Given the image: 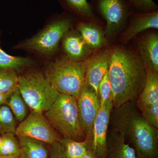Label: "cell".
<instances>
[{
	"label": "cell",
	"instance_id": "1",
	"mask_svg": "<svg viewBox=\"0 0 158 158\" xmlns=\"http://www.w3.org/2000/svg\"><path fill=\"white\" fill-rule=\"evenodd\" d=\"M109 74L113 108L117 109L138 98L145 84L147 70L140 57L117 47L110 52Z\"/></svg>",
	"mask_w": 158,
	"mask_h": 158
},
{
	"label": "cell",
	"instance_id": "2",
	"mask_svg": "<svg viewBox=\"0 0 158 158\" xmlns=\"http://www.w3.org/2000/svg\"><path fill=\"white\" fill-rule=\"evenodd\" d=\"M116 110L113 119V131L123 135L136 152L146 158H158V129L130 102Z\"/></svg>",
	"mask_w": 158,
	"mask_h": 158
},
{
	"label": "cell",
	"instance_id": "3",
	"mask_svg": "<svg viewBox=\"0 0 158 158\" xmlns=\"http://www.w3.org/2000/svg\"><path fill=\"white\" fill-rule=\"evenodd\" d=\"M88 61L75 62L66 58L58 59L48 66L44 74L58 93L77 99L87 84Z\"/></svg>",
	"mask_w": 158,
	"mask_h": 158
},
{
	"label": "cell",
	"instance_id": "4",
	"mask_svg": "<svg viewBox=\"0 0 158 158\" xmlns=\"http://www.w3.org/2000/svg\"><path fill=\"white\" fill-rule=\"evenodd\" d=\"M18 88L31 111L39 113L49 110L59 94L45 74L33 69L18 75Z\"/></svg>",
	"mask_w": 158,
	"mask_h": 158
},
{
	"label": "cell",
	"instance_id": "5",
	"mask_svg": "<svg viewBox=\"0 0 158 158\" xmlns=\"http://www.w3.org/2000/svg\"><path fill=\"white\" fill-rule=\"evenodd\" d=\"M44 115L54 129L63 138L77 141L85 140L75 98L59 94L56 101Z\"/></svg>",
	"mask_w": 158,
	"mask_h": 158
},
{
	"label": "cell",
	"instance_id": "6",
	"mask_svg": "<svg viewBox=\"0 0 158 158\" xmlns=\"http://www.w3.org/2000/svg\"><path fill=\"white\" fill-rule=\"evenodd\" d=\"M72 19L70 17L58 19L46 26L37 34L20 43L15 49L51 56L57 52L59 42L70 28Z\"/></svg>",
	"mask_w": 158,
	"mask_h": 158
},
{
	"label": "cell",
	"instance_id": "7",
	"mask_svg": "<svg viewBox=\"0 0 158 158\" xmlns=\"http://www.w3.org/2000/svg\"><path fill=\"white\" fill-rule=\"evenodd\" d=\"M15 134L18 138H34L51 145L61 140L44 113L34 111L20 122Z\"/></svg>",
	"mask_w": 158,
	"mask_h": 158
},
{
	"label": "cell",
	"instance_id": "8",
	"mask_svg": "<svg viewBox=\"0 0 158 158\" xmlns=\"http://www.w3.org/2000/svg\"><path fill=\"white\" fill-rule=\"evenodd\" d=\"M99 12L106 22V34L114 36L121 29L130 14V6L126 0H97Z\"/></svg>",
	"mask_w": 158,
	"mask_h": 158
},
{
	"label": "cell",
	"instance_id": "9",
	"mask_svg": "<svg viewBox=\"0 0 158 158\" xmlns=\"http://www.w3.org/2000/svg\"><path fill=\"white\" fill-rule=\"evenodd\" d=\"M77 103L85 139L92 140L94 123L100 108L99 97L86 84L77 99Z\"/></svg>",
	"mask_w": 158,
	"mask_h": 158
},
{
	"label": "cell",
	"instance_id": "10",
	"mask_svg": "<svg viewBox=\"0 0 158 158\" xmlns=\"http://www.w3.org/2000/svg\"><path fill=\"white\" fill-rule=\"evenodd\" d=\"M113 108L111 98L104 106L100 108L94 123L92 149L96 158H106L108 128Z\"/></svg>",
	"mask_w": 158,
	"mask_h": 158
},
{
	"label": "cell",
	"instance_id": "11",
	"mask_svg": "<svg viewBox=\"0 0 158 158\" xmlns=\"http://www.w3.org/2000/svg\"><path fill=\"white\" fill-rule=\"evenodd\" d=\"M110 52L105 51L94 56L88 61L86 81L98 96L99 85L109 71Z\"/></svg>",
	"mask_w": 158,
	"mask_h": 158
},
{
	"label": "cell",
	"instance_id": "12",
	"mask_svg": "<svg viewBox=\"0 0 158 158\" xmlns=\"http://www.w3.org/2000/svg\"><path fill=\"white\" fill-rule=\"evenodd\" d=\"M68 31L62 37V48L66 59L75 62L86 61L85 59L90 54V49L81 34L75 31Z\"/></svg>",
	"mask_w": 158,
	"mask_h": 158
},
{
	"label": "cell",
	"instance_id": "13",
	"mask_svg": "<svg viewBox=\"0 0 158 158\" xmlns=\"http://www.w3.org/2000/svg\"><path fill=\"white\" fill-rule=\"evenodd\" d=\"M106 158H136V152L123 135L113 131L107 136Z\"/></svg>",
	"mask_w": 158,
	"mask_h": 158
},
{
	"label": "cell",
	"instance_id": "14",
	"mask_svg": "<svg viewBox=\"0 0 158 158\" xmlns=\"http://www.w3.org/2000/svg\"><path fill=\"white\" fill-rule=\"evenodd\" d=\"M150 28H158V10L134 15L131 24L123 34V39L129 41L139 33Z\"/></svg>",
	"mask_w": 158,
	"mask_h": 158
},
{
	"label": "cell",
	"instance_id": "15",
	"mask_svg": "<svg viewBox=\"0 0 158 158\" xmlns=\"http://www.w3.org/2000/svg\"><path fill=\"white\" fill-rule=\"evenodd\" d=\"M146 81L144 88L138 97V108L158 104V73L149 66L146 65Z\"/></svg>",
	"mask_w": 158,
	"mask_h": 158
},
{
	"label": "cell",
	"instance_id": "16",
	"mask_svg": "<svg viewBox=\"0 0 158 158\" xmlns=\"http://www.w3.org/2000/svg\"><path fill=\"white\" fill-rule=\"evenodd\" d=\"M139 50L144 64L158 72V37L156 34L148 35L139 43Z\"/></svg>",
	"mask_w": 158,
	"mask_h": 158
},
{
	"label": "cell",
	"instance_id": "17",
	"mask_svg": "<svg viewBox=\"0 0 158 158\" xmlns=\"http://www.w3.org/2000/svg\"><path fill=\"white\" fill-rule=\"evenodd\" d=\"M77 30L90 49H96L106 44V41L103 32L100 28L93 23H80Z\"/></svg>",
	"mask_w": 158,
	"mask_h": 158
},
{
	"label": "cell",
	"instance_id": "18",
	"mask_svg": "<svg viewBox=\"0 0 158 158\" xmlns=\"http://www.w3.org/2000/svg\"><path fill=\"white\" fill-rule=\"evenodd\" d=\"M37 65L35 60L31 58L15 56L6 52L0 44V68L14 71L18 74L34 68Z\"/></svg>",
	"mask_w": 158,
	"mask_h": 158
},
{
	"label": "cell",
	"instance_id": "19",
	"mask_svg": "<svg viewBox=\"0 0 158 158\" xmlns=\"http://www.w3.org/2000/svg\"><path fill=\"white\" fill-rule=\"evenodd\" d=\"M18 138L21 151L28 158H48V151L44 142L28 137Z\"/></svg>",
	"mask_w": 158,
	"mask_h": 158
},
{
	"label": "cell",
	"instance_id": "20",
	"mask_svg": "<svg viewBox=\"0 0 158 158\" xmlns=\"http://www.w3.org/2000/svg\"><path fill=\"white\" fill-rule=\"evenodd\" d=\"M62 150L67 158H81L89 148L92 146V140L85 139L77 141L68 138L60 140Z\"/></svg>",
	"mask_w": 158,
	"mask_h": 158
},
{
	"label": "cell",
	"instance_id": "21",
	"mask_svg": "<svg viewBox=\"0 0 158 158\" xmlns=\"http://www.w3.org/2000/svg\"><path fill=\"white\" fill-rule=\"evenodd\" d=\"M6 104L18 121L21 122L27 116V106L21 95L18 87L10 94Z\"/></svg>",
	"mask_w": 158,
	"mask_h": 158
},
{
	"label": "cell",
	"instance_id": "22",
	"mask_svg": "<svg viewBox=\"0 0 158 158\" xmlns=\"http://www.w3.org/2000/svg\"><path fill=\"white\" fill-rule=\"evenodd\" d=\"M66 9L79 16L95 19V15L91 5L87 0H59Z\"/></svg>",
	"mask_w": 158,
	"mask_h": 158
},
{
	"label": "cell",
	"instance_id": "23",
	"mask_svg": "<svg viewBox=\"0 0 158 158\" xmlns=\"http://www.w3.org/2000/svg\"><path fill=\"white\" fill-rule=\"evenodd\" d=\"M2 143L0 146V155L19 156L21 148L15 134L8 133L1 135Z\"/></svg>",
	"mask_w": 158,
	"mask_h": 158
},
{
	"label": "cell",
	"instance_id": "24",
	"mask_svg": "<svg viewBox=\"0 0 158 158\" xmlns=\"http://www.w3.org/2000/svg\"><path fill=\"white\" fill-rule=\"evenodd\" d=\"M16 119L6 104L0 106V135L11 133L15 134Z\"/></svg>",
	"mask_w": 158,
	"mask_h": 158
},
{
	"label": "cell",
	"instance_id": "25",
	"mask_svg": "<svg viewBox=\"0 0 158 158\" xmlns=\"http://www.w3.org/2000/svg\"><path fill=\"white\" fill-rule=\"evenodd\" d=\"M18 74L10 69L0 68V94L13 91L18 87Z\"/></svg>",
	"mask_w": 158,
	"mask_h": 158
},
{
	"label": "cell",
	"instance_id": "26",
	"mask_svg": "<svg viewBox=\"0 0 158 158\" xmlns=\"http://www.w3.org/2000/svg\"><path fill=\"white\" fill-rule=\"evenodd\" d=\"M98 94L100 107H102L112 98V88L109 78V71L103 77L99 85Z\"/></svg>",
	"mask_w": 158,
	"mask_h": 158
},
{
	"label": "cell",
	"instance_id": "27",
	"mask_svg": "<svg viewBox=\"0 0 158 158\" xmlns=\"http://www.w3.org/2000/svg\"><path fill=\"white\" fill-rule=\"evenodd\" d=\"M139 108L143 118L153 127L158 129V104L144 106Z\"/></svg>",
	"mask_w": 158,
	"mask_h": 158
},
{
	"label": "cell",
	"instance_id": "28",
	"mask_svg": "<svg viewBox=\"0 0 158 158\" xmlns=\"http://www.w3.org/2000/svg\"><path fill=\"white\" fill-rule=\"evenodd\" d=\"M129 5L142 12L156 11L157 6L153 0H126Z\"/></svg>",
	"mask_w": 158,
	"mask_h": 158
},
{
	"label": "cell",
	"instance_id": "29",
	"mask_svg": "<svg viewBox=\"0 0 158 158\" xmlns=\"http://www.w3.org/2000/svg\"><path fill=\"white\" fill-rule=\"evenodd\" d=\"M48 158H67L63 152L60 141L51 145Z\"/></svg>",
	"mask_w": 158,
	"mask_h": 158
},
{
	"label": "cell",
	"instance_id": "30",
	"mask_svg": "<svg viewBox=\"0 0 158 158\" xmlns=\"http://www.w3.org/2000/svg\"><path fill=\"white\" fill-rule=\"evenodd\" d=\"M12 91L8 93L0 94V106L6 104L8 97Z\"/></svg>",
	"mask_w": 158,
	"mask_h": 158
},
{
	"label": "cell",
	"instance_id": "31",
	"mask_svg": "<svg viewBox=\"0 0 158 158\" xmlns=\"http://www.w3.org/2000/svg\"><path fill=\"white\" fill-rule=\"evenodd\" d=\"M81 158H96L92 149V146L88 148L85 154Z\"/></svg>",
	"mask_w": 158,
	"mask_h": 158
},
{
	"label": "cell",
	"instance_id": "32",
	"mask_svg": "<svg viewBox=\"0 0 158 158\" xmlns=\"http://www.w3.org/2000/svg\"><path fill=\"white\" fill-rule=\"evenodd\" d=\"M0 158H19V156H6L0 155Z\"/></svg>",
	"mask_w": 158,
	"mask_h": 158
},
{
	"label": "cell",
	"instance_id": "33",
	"mask_svg": "<svg viewBox=\"0 0 158 158\" xmlns=\"http://www.w3.org/2000/svg\"><path fill=\"white\" fill-rule=\"evenodd\" d=\"M19 158H28L23 153V152L21 151L20 154L19 156Z\"/></svg>",
	"mask_w": 158,
	"mask_h": 158
},
{
	"label": "cell",
	"instance_id": "34",
	"mask_svg": "<svg viewBox=\"0 0 158 158\" xmlns=\"http://www.w3.org/2000/svg\"><path fill=\"white\" fill-rule=\"evenodd\" d=\"M136 158H146L144 156L141 155L140 153L138 152H136Z\"/></svg>",
	"mask_w": 158,
	"mask_h": 158
},
{
	"label": "cell",
	"instance_id": "35",
	"mask_svg": "<svg viewBox=\"0 0 158 158\" xmlns=\"http://www.w3.org/2000/svg\"><path fill=\"white\" fill-rule=\"evenodd\" d=\"M1 143H2V138H1V136H0V146H1Z\"/></svg>",
	"mask_w": 158,
	"mask_h": 158
}]
</instances>
